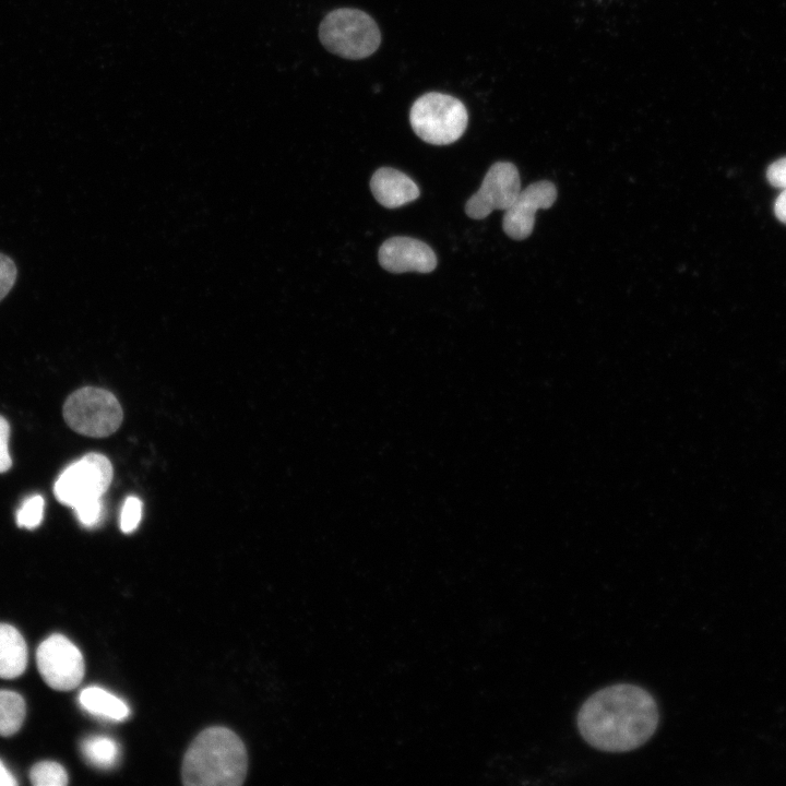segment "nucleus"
I'll list each match as a JSON object with an SVG mask.
<instances>
[{
    "instance_id": "obj_23",
    "label": "nucleus",
    "mask_w": 786,
    "mask_h": 786,
    "mask_svg": "<svg viewBox=\"0 0 786 786\" xmlns=\"http://www.w3.org/2000/svg\"><path fill=\"white\" fill-rule=\"evenodd\" d=\"M774 213L782 223L786 224V189H783L776 198Z\"/></svg>"
},
{
    "instance_id": "obj_18",
    "label": "nucleus",
    "mask_w": 786,
    "mask_h": 786,
    "mask_svg": "<svg viewBox=\"0 0 786 786\" xmlns=\"http://www.w3.org/2000/svg\"><path fill=\"white\" fill-rule=\"evenodd\" d=\"M72 509L81 525L87 528L95 527L104 514L103 498L81 502Z\"/></svg>"
},
{
    "instance_id": "obj_5",
    "label": "nucleus",
    "mask_w": 786,
    "mask_h": 786,
    "mask_svg": "<svg viewBox=\"0 0 786 786\" xmlns=\"http://www.w3.org/2000/svg\"><path fill=\"white\" fill-rule=\"evenodd\" d=\"M63 418L75 432L94 438L112 434L121 425L122 409L112 393L86 386L73 392L63 405Z\"/></svg>"
},
{
    "instance_id": "obj_6",
    "label": "nucleus",
    "mask_w": 786,
    "mask_h": 786,
    "mask_svg": "<svg viewBox=\"0 0 786 786\" xmlns=\"http://www.w3.org/2000/svg\"><path fill=\"white\" fill-rule=\"evenodd\" d=\"M112 479L110 461L99 453H88L68 465L53 485L56 499L70 508L103 498Z\"/></svg>"
},
{
    "instance_id": "obj_24",
    "label": "nucleus",
    "mask_w": 786,
    "mask_h": 786,
    "mask_svg": "<svg viewBox=\"0 0 786 786\" xmlns=\"http://www.w3.org/2000/svg\"><path fill=\"white\" fill-rule=\"evenodd\" d=\"M16 785V781L12 773L8 770V767L3 764V762L0 760V786H14Z\"/></svg>"
},
{
    "instance_id": "obj_20",
    "label": "nucleus",
    "mask_w": 786,
    "mask_h": 786,
    "mask_svg": "<svg viewBox=\"0 0 786 786\" xmlns=\"http://www.w3.org/2000/svg\"><path fill=\"white\" fill-rule=\"evenodd\" d=\"M16 279V266L7 255L0 253V301L8 295Z\"/></svg>"
},
{
    "instance_id": "obj_17",
    "label": "nucleus",
    "mask_w": 786,
    "mask_h": 786,
    "mask_svg": "<svg viewBox=\"0 0 786 786\" xmlns=\"http://www.w3.org/2000/svg\"><path fill=\"white\" fill-rule=\"evenodd\" d=\"M45 500L36 493L28 496L22 502L16 512V524L19 527L34 529L38 527L44 517Z\"/></svg>"
},
{
    "instance_id": "obj_21",
    "label": "nucleus",
    "mask_w": 786,
    "mask_h": 786,
    "mask_svg": "<svg viewBox=\"0 0 786 786\" xmlns=\"http://www.w3.org/2000/svg\"><path fill=\"white\" fill-rule=\"evenodd\" d=\"M9 424L2 416H0V474L9 471L12 465L9 452Z\"/></svg>"
},
{
    "instance_id": "obj_15",
    "label": "nucleus",
    "mask_w": 786,
    "mask_h": 786,
    "mask_svg": "<svg viewBox=\"0 0 786 786\" xmlns=\"http://www.w3.org/2000/svg\"><path fill=\"white\" fill-rule=\"evenodd\" d=\"M25 702L22 695L10 690H0V736L9 737L21 728L25 718Z\"/></svg>"
},
{
    "instance_id": "obj_12",
    "label": "nucleus",
    "mask_w": 786,
    "mask_h": 786,
    "mask_svg": "<svg viewBox=\"0 0 786 786\" xmlns=\"http://www.w3.org/2000/svg\"><path fill=\"white\" fill-rule=\"evenodd\" d=\"M27 666V646L17 629L0 623V678L21 676Z\"/></svg>"
},
{
    "instance_id": "obj_1",
    "label": "nucleus",
    "mask_w": 786,
    "mask_h": 786,
    "mask_svg": "<svg viewBox=\"0 0 786 786\" xmlns=\"http://www.w3.org/2000/svg\"><path fill=\"white\" fill-rule=\"evenodd\" d=\"M577 728L592 747L626 752L644 745L655 733L658 710L652 694L631 683L598 690L581 706Z\"/></svg>"
},
{
    "instance_id": "obj_11",
    "label": "nucleus",
    "mask_w": 786,
    "mask_h": 786,
    "mask_svg": "<svg viewBox=\"0 0 786 786\" xmlns=\"http://www.w3.org/2000/svg\"><path fill=\"white\" fill-rule=\"evenodd\" d=\"M370 189L374 199L386 209H396L416 200L420 192L417 184L404 172L379 168L371 177Z\"/></svg>"
},
{
    "instance_id": "obj_14",
    "label": "nucleus",
    "mask_w": 786,
    "mask_h": 786,
    "mask_svg": "<svg viewBox=\"0 0 786 786\" xmlns=\"http://www.w3.org/2000/svg\"><path fill=\"white\" fill-rule=\"evenodd\" d=\"M81 751L88 763L99 769L115 766L120 757L119 745L104 735L86 737L81 743Z\"/></svg>"
},
{
    "instance_id": "obj_8",
    "label": "nucleus",
    "mask_w": 786,
    "mask_h": 786,
    "mask_svg": "<svg viewBox=\"0 0 786 786\" xmlns=\"http://www.w3.org/2000/svg\"><path fill=\"white\" fill-rule=\"evenodd\" d=\"M520 174L515 165L497 162L486 172L480 188L467 200L465 213L483 219L495 210L505 211L521 191Z\"/></svg>"
},
{
    "instance_id": "obj_16",
    "label": "nucleus",
    "mask_w": 786,
    "mask_h": 786,
    "mask_svg": "<svg viewBox=\"0 0 786 786\" xmlns=\"http://www.w3.org/2000/svg\"><path fill=\"white\" fill-rule=\"evenodd\" d=\"M29 779L35 786H64L68 784V774L57 762L41 761L31 769Z\"/></svg>"
},
{
    "instance_id": "obj_19",
    "label": "nucleus",
    "mask_w": 786,
    "mask_h": 786,
    "mask_svg": "<svg viewBox=\"0 0 786 786\" xmlns=\"http://www.w3.org/2000/svg\"><path fill=\"white\" fill-rule=\"evenodd\" d=\"M142 516V502L138 497L126 499L120 513V528L123 533H132L139 525Z\"/></svg>"
},
{
    "instance_id": "obj_3",
    "label": "nucleus",
    "mask_w": 786,
    "mask_h": 786,
    "mask_svg": "<svg viewBox=\"0 0 786 786\" xmlns=\"http://www.w3.org/2000/svg\"><path fill=\"white\" fill-rule=\"evenodd\" d=\"M319 37L329 51L346 59L369 57L381 43L373 19L361 10L348 8L330 12L320 24Z\"/></svg>"
},
{
    "instance_id": "obj_2",
    "label": "nucleus",
    "mask_w": 786,
    "mask_h": 786,
    "mask_svg": "<svg viewBox=\"0 0 786 786\" xmlns=\"http://www.w3.org/2000/svg\"><path fill=\"white\" fill-rule=\"evenodd\" d=\"M247 765L241 739L228 728L211 727L188 748L182 782L189 786H238L246 778Z\"/></svg>"
},
{
    "instance_id": "obj_22",
    "label": "nucleus",
    "mask_w": 786,
    "mask_h": 786,
    "mask_svg": "<svg viewBox=\"0 0 786 786\" xmlns=\"http://www.w3.org/2000/svg\"><path fill=\"white\" fill-rule=\"evenodd\" d=\"M769 182L781 189H786V157L772 163L766 171Z\"/></svg>"
},
{
    "instance_id": "obj_10",
    "label": "nucleus",
    "mask_w": 786,
    "mask_h": 786,
    "mask_svg": "<svg viewBox=\"0 0 786 786\" xmlns=\"http://www.w3.org/2000/svg\"><path fill=\"white\" fill-rule=\"evenodd\" d=\"M380 265L391 273H430L437 266L433 250L424 241L410 237L385 240L378 253Z\"/></svg>"
},
{
    "instance_id": "obj_4",
    "label": "nucleus",
    "mask_w": 786,
    "mask_h": 786,
    "mask_svg": "<svg viewBox=\"0 0 786 786\" xmlns=\"http://www.w3.org/2000/svg\"><path fill=\"white\" fill-rule=\"evenodd\" d=\"M414 132L425 142L446 145L458 140L468 121L463 103L448 94L430 92L415 100L409 111Z\"/></svg>"
},
{
    "instance_id": "obj_7",
    "label": "nucleus",
    "mask_w": 786,
    "mask_h": 786,
    "mask_svg": "<svg viewBox=\"0 0 786 786\" xmlns=\"http://www.w3.org/2000/svg\"><path fill=\"white\" fill-rule=\"evenodd\" d=\"M36 660L41 678L55 690H72L83 679L82 653L64 635L52 634L44 640L37 648Z\"/></svg>"
},
{
    "instance_id": "obj_13",
    "label": "nucleus",
    "mask_w": 786,
    "mask_h": 786,
    "mask_svg": "<svg viewBox=\"0 0 786 786\" xmlns=\"http://www.w3.org/2000/svg\"><path fill=\"white\" fill-rule=\"evenodd\" d=\"M79 702L88 713L111 720H124L130 714L123 700L97 686L83 689L79 694Z\"/></svg>"
},
{
    "instance_id": "obj_9",
    "label": "nucleus",
    "mask_w": 786,
    "mask_h": 786,
    "mask_svg": "<svg viewBox=\"0 0 786 786\" xmlns=\"http://www.w3.org/2000/svg\"><path fill=\"white\" fill-rule=\"evenodd\" d=\"M556 199L557 188L551 181L528 184L504 211L503 231L514 240L526 239L534 229L536 212L552 206Z\"/></svg>"
}]
</instances>
